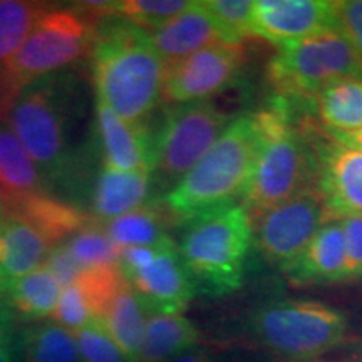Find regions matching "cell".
Segmentation results:
<instances>
[{"label": "cell", "instance_id": "obj_2", "mask_svg": "<svg viewBox=\"0 0 362 362\" xmlns=\"http://www.w3.org/2000/svg\"><path fill=\"white\" fill-rule=\"evenodd\" d=\"M96 99L129 124H148L161 99L166 62L146 30L110 16L94 27L89 51Z\"/></svg>", "mask_w": 362, "mask_h": 362}, {"label": "cell", "instance_id": "obj_3", "mask_svg": "<svg viewBox=\"0 0 362 362\" xmlns=\"http://www.w3.org/2000/svg\"><path fill=\"white\" fill-rule=\"evenodd\" d=\"M298 110V104L275 96L265 110L255 112L260 143L242 197L250 216L315 187L317 124L309 117L297 124Z\"/></svg>", "mask_w": 362, "mask_h": 362}, {"label": "cell", "instance_id": "obj_32", "mask_svg": "<svg viewBox=\"0 0 362 362\" xmlns=\"http://www.w3.org/2000/svg\"><path fill=\"white\" fill-rule=\"evenodd\" d=\"M83 362H129L107 332L103 320H94L74 334Z\"/></svg>", "mask_w": 362, "mask_h": 362}, {"label": "cell", "instance_id": "obj_15", "mask_svg": "<svg viewBox=\"0 0 362 362\" xmlns=\"http://www.w3.org/2000/svg\"><path fill=\"white\" fill-rule=\"evenodd\" d=\"M94 131L101 149L103 166L117 171L155 170V129L148 124H129L96 99Z\"/></svg>", "mask_w": 362, "mask_h": 362}, {"label": "cell", "instance_id": "obj_4", "mask_svg": "<svg viewBox=\"0 0 362 362\" xmlns=\"http://www.w3.org/2000/svg\"><path fill=\"white\" fill-rule=\"evenodd\" d=\"M259 143L257 116L235 117L206 155L165 193L163 206L176 221H192L238 203L250 180Z\"/></svg>", "mask_w": 362, "mask_h": 362}, {"label": "cell", "instance_id": "obj_29", "mask_svg": "<svg viewBox=\"0 0 362 362\" xmlns=\"http://www.w3.org/2000/svg\"><path fill=\"white\" fill-rule=\"evenodd\" d=\"M64 243L84 269H111L119 264L121 248L94 218Z\"/></svg>", "mask_w": 362, "mask_h": 362}, {"label": "cell", "instance_id": "obj_20", "mask_svg": "<svg viewBox=\"0 0 362 362\" xmlns=\"http://www.w3.org/2000/svg\"><path fill=\"white\" fill-rule=\"evenodd\" d=\"M8 215L29 221L54 245L66 242L93 220L74 203L66 202L47 192L33 194L7 206Z\"/></svg>", "mask_w": 362, "mask_h": 362}, {"label": "cell", "instance_id": "obj_31", "mask_svg": "<svg viewBox=\"0 0 362 362\" xmlns=\"http://www.w3.org/2000/svg\"><path fill=\"white\" fill-rule=\"evenodd\" d=\"M206 11L214 17L225 42L242 44L243 39L252 37L253 2L247 0H206Z\"/></svg>", "mask_w": 362, "mask_h": 362}, {"label": "cell", "instance_id": "obj_19", "mask_svg": "<svg viewBox=\"0 0 362 362\" xmlns=\"http://www.w3.org/2000/svg\"><path fill=\"white\" fill-rule=\"evenodd\" d=\"M151 188V173L117 171L103 166L90 189L93 218L106 223L117 216L138 210L148 200Z\"/></svg>", "mask_w": 362, "mask_h": 362}, {"label": "cell", "instance_id": "obj_5", "mask_svg": "<svg viewBox=\"0 0 362 362\" xmlns=\"http://www.w3.org/2000/svg\"><path fill=\"white\" fill-rule=\"evenodd\" d=\"M252 247L250 215L235 203L188 221L178 250L197 293L226 296L242 287Z\"/></svg>", "mask_w": 362, "mask_h": 362}, {"label": "cell", "instance_id": "obj_11", "mask_svg": "<svg viewBox=\"0 0 362 362\" xmlns=\"http://www.w3.org/2000/svg\"><path fill=\"white\" fill-rule=\"evenodd\" d=\"M253 245L272 264L285 269L305 250L325 221L330 220L315 187L287 202L250 216Z\"/></svg>", "mask_w": 362, "mask_h": 362}, {"label": "cell", "instance_id": "obj_12", "mask_svg": "<svg viewBox=\"0 0 362 362\" xmlns=\"http://www.w3.org/2000/svg\"><path fill=\"white\" fill-rule=\"evenodd\" d=\"M247 62L243 44L220 42L166 66L161 99L165 103L189 104L211 101L235 84Z\"/></svg>", "mask_w": 362, "mask_h": 362}, {"label": "cell", "instance_id": "obj_22", "mask_svg": "<svg viewBox=\"0 0 362 362\" xmlns=\"http://www.w3.org/2000/svg\"><path fill=\"white\" fill-rule=\"evenodd\" d=\"M320 128L327 133H352L362 128V78L329 84L310 101Z\"/></svg>", "mask_w": 362, "mask_h": 362}, {"label": "cell", "instance_id": "obj_1", "mask_svg": "<svg viewBox=\"0 0 362 362\" xmlns=\"http://www.w3.org/2000/svg\"><path fill=\"white\" fill-rule=\"evenodd\" d=\"M86 116L84 86L74 69L35 81L22 90L6 119L47 185L78 183L89 149L79 141Z\"/></svg>", "mask_w": 362, "mask_h": 362}, {"label": "cell", "instance_id": "obj_10", "mask_svg": "<svg viewBox=\"0 0 362 362\" xmlns=\"http://www.w3.org/2000/svg\"><path fill=\"white\" fill-rule=\"evenodd\" d=\"M117 269L149 315L181 314L197 296V287L171 237L155 245L123 248Z\"/></svg>", "mask_w": 362, "mask_h": 362}, {"label": "cell", "instance_id": "obj_26", "mask_svg": "<svg viewBox=\"0 0 362 362\" xmlns=\"http://www.w3.org/2000/svg\"><path fill=\"white\" fill-rule=\"evenodd\" d=\"M0 297H4L16 317L25 320H42L56 310L61 297V284L52 272L42 265L17 280Z\"/></svg>", "mask_w": 362, "mask_h": 362}, {"label": "cell", "instance_id": "obj_34", "mask_svg": "<svg viewBox=\"0 0 362 362\" xmlns=\"http://www.w3.org/2000/svg\"><path fill=\"white\" fill-rule=\"evenodd\" d=\"M334 22L362 62V0L332 2Z\"/></svg>", "mask_w": 362, "mask_h": 362}, {"label": "cell", "instance_id": "obj_9", "mask_svg": "<svg viewBox=\"0 0 362 362\" xmlns=\"http://www.w3.org/2000/svg\"><path fill=\"white\" fill-rule=\"evenodd\" d=\"M235 119L211 101L178 104L163 115L155 129L153 185L166 193L206 155Z\"/></svg>", "mask_w": 362, "mask_h": 362}, {"label": "cell", "instance_id": "obj_33", "mask_svg": "<svg viewBox=\"0 0 362 362\" xmlns=\"http://www.w3.org/2000/svg\"><path fill=\"white\" fill-rule=\"evenodd\" d=\"M52 317L57 325H61V327H64L72 334L84 329L86 325L94 322V320H99L94 315L88 300H86L84 293L81 292V288L76 284H71L62 288Z\"/></svg>", "mask_w": 362, "mask_h": 362}, {"label": "cell", "instance_id": "obj_21", "mask_svg": "<svg viewBox=\"0 0 362 362\" xmlns=\"http://www.w3.org/2000/svg\"><path fill=\"white\" fill-rule=\"evenodd\" d=\"M45 192V181L7 119L0 121V197L6 205Z\"/></svg>", "mask_w": 362, "mask_h": 362}, {"label": "cell", "instance_id": "obj_14", "mask_svg": "<svg viewBox=\"0 0 362 362\" xmlns=\"http://www.w3.org/2000/svg\"><path fill=\"white\" fill-rule=\"evenodd\" d=\"M336 29L332 2L322 0H259L253 2L252 37L279 47Z\"/></svg>", "mask_w": 362, "mask_h": 362}, {"label": "cell", "instance_id": "obj_18", "mask_svg": "<svg viewBox=\"0 0 362 362\" xmlns=\"http://www.w3.org/2000/svg\"><path fill=\"white\" fill-rule=\"evenodd\" d=\"M52 243L29 221L7 215L0 221V296L44 265Z\"/></svg>", "mask_w": 362, "mask_h": 362}, {"label": "cell", "instance_id": "obj_38", "mask_svg": "<svg viewBox=\"0 0 362 362\" xmlns=\"http://www.w3.org/2000/svg\"><path fill=\"white\" fill-rule=\"evenodd\" d=\"M168 362H215V361L208 351L200 349V347H194L192 351H187L183 352V354L173 357V359Z\"/></svg>", "mask_w": 362, "mask_h": 362}, {"label": "cell", "instance_id": "obj_13", "mask_svg": "<svg viewBox=\"0 0 362 362\" xmlns=\"http://www.w3.org/2000/svg\"><path fill=\"white\" fill-rule=\"evenodd\" d=\"M317 181L330 220L362 215V151L336 141L315 126Z\"/></svg>", "mask_w": 362, "mask_h": 362}, {"label": "cell", "instance_id": "obj_25", "mask_svg": "<svg viewBox=\"0 0 362 362\" xmlns=\"http://www.w3.org/2000/svg\"><path fill=\"white\" fill-rule=\"evenodd\" d=\"M144 315H146V310L139 302L138 296L131 288V285L124 282L116 292L103 317V322L112 341L124 352L126 359L129 362H139L144 325H146Z\"/></svg>", "mask_w": 362, "mask_h": 362}, {"label": "cell", "instance_id": "obj_42", "mask_svg": "<svg viewBox=\"0 0 362 362\" xmlns=\"http://www.w3.org/2000/svg\"><path fill=\"white\" fill-rule=\"evenodd\" d=\"M310 362H334V361H325V359H315V361H310Z\"/></svg>", "mask_w": 362, "mask_h": 362}, {"label": "cell", "instance_id": "obj_35", "mask_svg": "<svg viewBox=\"0 0 362 362\" xmlns=\"http://www.w3.org/2000/svg\"><path fill=\"white\" fill-rule=\"evenodd\" d=\"M344 243H346V267L344 282L362 277V215L342 218Z\"/></svg>", "mask_w": 362, "mask_h": 362}, {"label": "cell", "instance_id": "obj_27", "mask_svg": "<svg viewBox=\"0 0 362 362\" xmlns=\"http://www.w3.org/2000/svg\"><path fill=\"white\" fill-rule=\"evenodd\" d=\"M21 362H83L76 336L52 322L33 324L17 336Z\"/></svg>", "mask_w": 362, "mask_h": 362}, {"label": "cell", "instance_id": "obj_30", "mask_svg": "<svg viewBox=\"0 0 362 362\" xmlns=\"http://www.w3.org/2000/svg\"><path fill=\"white\" fill-rule=\"evenodd\" d=\"M189 6L192 2L187 0H121L117 17L149 33L185 12Z\"/></svg>", "mask_w": 362, "mask_h": 362}, {"label": "cell", "instance_id": "obj_16", "mask_svg": "<svg viewBox=\"0 0 362 362\" xmlns=\"http://www.w3.org/2000/svg\"><path fill=\"white\" fill-rule=\"evenodd\" d=\"M148 37L166 66L210 45L225 42L223 34L203 2H192L187 11L149 30Z\"/></svg>", "mask_w": 362, "mask_h": 362}, {"label": "cell", "instance_id": "obj_8", "mask_svg": "<svg viewBox=\"0 0 362 362\" xmlns=\"http://www.w3.org/2000/svg\"><path fill=\"white\" fill-rule=\"evenodd\" d=\"M267 78L277 98L309 107L324 88L346 78H362V62L337 29L287 44L272 57Z\"/></svg>", "mask_w": 362, "mask_h": 362}, {"label": "cell", "instance_id": "obj_17", "mask_svg": "<svg viewBox=\"0 0 362 362\" xmlns=\"http://www.w3.org/2000/svg\"><path fill=\"white\" fill-rule=\"evenodd\" d=\"M346 243L341 220H327L312 242L284 274L293 285H320L344 282Z\"/></svg>", "mask_w": 362, "mask_h": 362}, {"label": "cell", "instance_id": "obj_40", "mask_svg": "<svg viewBox=\"0 0 362 362\" xmlns=\"http://www.w3.org/2000/svg\"><path fill=\"white\" fill-rule=\"evenodd\" d=\"M339 362H362V339L352 342Z\"/></svg>", "mask_w": 362, "mask_h": 362}, {"label": "cell", "instance_id": "obj_36", "mask_svg": "<svg viewBox=\"0 0 362 362\" xmlns=\"http://www.w3.org/2000/svg\"><path fill=\"white\" fill-rule=\"evenodd\" d=\"M44 265L52 272V275L61 284V287L74 284L83 272L86 270L78 260L74 259L64 242L54 245L47 253Z\"/></svg>", "mask_w": 362, "mask_h": 362}, {"label": "cell", "instance_id": "obj_24", "mask_svg": "<svg viewBox=\"0 0 362 362\" xmlns=\"http://www.w3.org/2000/svg\"><path fill=\"white\" fill-rule=\"evenodd\" d=\"M176 223L170 211L163 206L161 202H153L149 205L139 206L138 210L117 216V218L103 223L106 233L123 248L148 247L170 237L168 226Z\"/></svg>", "mask_w": 362, "mask_h": 362}, {"label": "cell", "instance_id": "obj_39", "mask_svg": "<svg viewBox=\"0 0 362 362\" xmlns=\"http://www.w3.org/2000/svg\"><path fill=\"white\" fill-rule=\"evenodd\" d=\"M327 133V131H325ZM330 138L336 139V141L346 144V146L361 149L362 151V128L357 131H352V133H327Z\"/></svg>", "mask_w": 362, "mask_h": 362}, {"label": "cell", "instance_id": "obj_37", "mask_svg": "<svg viewBox=\"0 0 362 362\" xmlns=\"http://www.w3.org/2000/svg\"><path fill=\"white\" fill-rule=\"evenodd\" d=\"M16 319L11 307L0 297V362H19L17 354V336Z\"/></svg>", "mask_w": 362, "mask_h": 362}, {"label": "cell", "instance_id": "obj_28", "mask_svg": "<svg viewBox=\"0 0 362 362\" xmlns=\"http://www.w3.org/2000/svg\"><path fill=\"white\" fill-rule=\"evenodd\" d=\"M49 7L45 2L0 0V66L19 51Z\"/></svg>", "mask_w": 362, "mask_h": 362}, {"label": "cell", "instance_id": "obj_41", "mask_svg": "<svg viewBox=\"0 0 362 362\" xmlns=\"http://www.w3.org/2000/svg\"><path fill=\"white\" fill-rule=\"evenodd\" d=\"M7 215H8V211H7V205H6V202H4V198L0 197V221H2L4 218H6Z\"/></svg>", "mask_w": 362, "mask_h": 362}, {"label": "cell", "instance_id": "obj_6", "mask_svg": "<svg viewBox=\"0 0 362 362\" xmlns=\"http://www.w3.org/2000/svg\"><path fill=\"white\" fill-rule=\"evenodd\" d=\"M94 29L71 6L45 11L22 47L0 66V111L8 115L27 86L89 56Z\"/></svg>", "mask_w": 362, "mask_h": 362}, {"label": "cell", "instance_id": "obj_23", "mask_svg": "<svg viewBox=\"0 0 362 362\" xmlns=\"http://www.w3.org/2000/svg\"><path fill=\"white\" fill-rule=\"evenodd\" d=\"M198 342L200 332L197 325L185 315H149L144 325L139 362H168L183 352L194 349Z\"/></svg>", "mask_w": 362, "mask_h": 362}, {"label": "cell", "instance_id": "obj_7", "mask_svg": "<svg viewBox=\"0 0 362 362\" xmlns=\"http://www.w3.org/2000/svg\"><path fill=\"white\" fill-rule=\"evenodd\" d=\"M250 332L262 349L284 362H310L341 346L347 319L315 300H279L250 317Z\"/></svg>", "mask_w": 362, "mask_h": 362}]
</instances>
